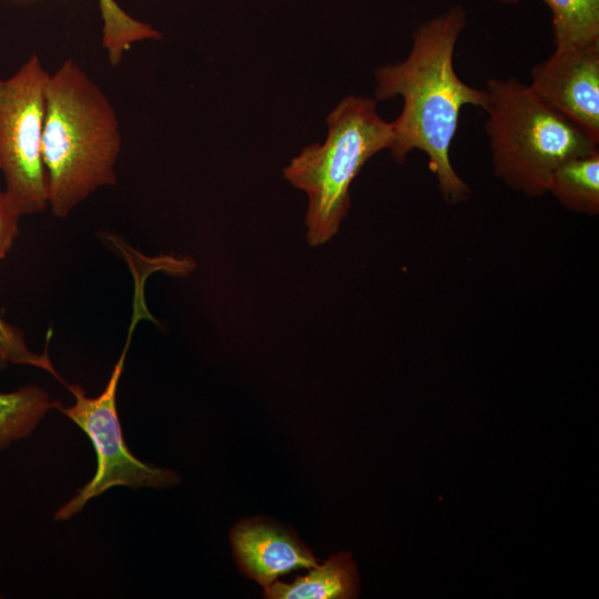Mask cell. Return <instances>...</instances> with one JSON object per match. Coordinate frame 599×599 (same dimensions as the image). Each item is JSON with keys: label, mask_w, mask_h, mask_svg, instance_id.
<instances>
[{"label": "cell", "mask_w": 599, "mask_h": 599, "mask_svg": "<svg viewBox=\"0 0 599 599\" xmlns=\"http://www.w3.org/2000/svg\"><path fill=\"white\" fill-rule=\"evenodd\" d=\"M466 23V12L455 6L422 23L413 34V47L400 62L375 70L377 101L400 95L404 106L393 121L392 156L402 163L417 149L428 156L430 171L446 202L457 203L470 193L449 158L464 105L485 110L487 92L458 77L454 68L457 39Z\"/></svg>", "instance_id": "1"}, {"label": "cell", "mask_w": 599, "mask_h": 599, "mask_svg": "<svg viewBox=\"0 0 599 599\" xmlns=\"http://www.w3.org/2000/svg\"><path fill=\"white\" fill-rule=\"evenodd\" d=\"M121 149L112 103L73 59L64 60L45 91L42 159L51 212L65 217L98 189L115 184Z\"/></svg>", "instance_id": "2"}, {"label": "cell", "mask_w": 599, "mask_h": 599, "mask_svg": "<svg viewBox=\"0 0 599 599\" xmlns=\"http://www.w3.org/2000/svg\"><path fill=\"white\" fill-rule=\"evenodd\" d=\"M485 90L494 173L514 191L545 195L562 163L599 150V142L517 79H489Z\"/></svg>", "instance_id": "3"}, {"label": "cell", "mask_w": 599, "mask_h": 599, "mask_svg": "<svg viewBox=\"0 0 599 599\" xmlns=\"http://www.w3.org/2000/svg\"><path fill=\"white\" fill-rule=\"evenodd\" d=\"M377 100L348 95L328 114L322 144L305 146L283 170V176L307 195L306 241L328 242L349 207V186L365 163L394 143L393 122L376 110Z\"/></svg>", "instance_id": "4"}, {"label": "cell", "mask_w": 599, "mask_h": 599, "mask_svg": "<svg viewBox=\"0 0 599 599\" xmlns=\"http://www.w3.org/2000/svg\"><path fill=\"white\" fill-rule=\"evenodd\" d=\"M49 77L32 54L14 74L0 79V171L4 193L20 216L48 206L42 133Z\"/></svg>", "instance_id": "5"}, {"label": "cell", "mask_w": 599, "mask_h": 599, "mask_svg": "<svg viewBox=\"0 0 599 599\" xmlns=\"http://www.w3.org/2000/svg\"><path fill=\"white\" fill-rule=\"evenodd\" d=\"M139 321V316L132 315L124 348L99 396L88 397L81 385L64 383L74 397V404L65 407L54 400L53 408L75 423L91 439L98 461L93 478L57 511L54 517L58 520H67L77 515L90 499L112 487L163 488L179 480L175 473L145 464L134 457L123 439L116 410V390L132 333Z\"/></svg>", "instance_id": "6"}, {"label": "cell", "mask_w": 599, "mask_h": 599, "mask_svg": "<svg viewBox=\"0 0 599 599\" xmlns=\"http://www.w3.org/2000/svg\"><path fill=\"white\" fill-rule=\"evenodd\" d=\"M529 87L599 142V40L556 48L534 67Z\"/></svg>", "instance_id": "7"}, {"label": "cell", "mask_w": 599, "mask_h": 599, "mask_svg": "<svg viewBox=\"0 0 599 599\" xmlns=\"http://www.w3.org/2000/svg\"><path fill=\"white\" fill-rule=\"evenodd\" d=\"M231 540L243 572L264 587L281 575L317 565L311 551L292 535L264 522L237 525Z\"/></svg>", "instance_id": "8"}, {"label": "cell", "mask_w": 599, "mask_h": 599, "mask_svg": "<svg viewBox=\"0 0 599 599\" xmlns=\"http://www.w3.org/2000/svg\"><path fill=\"white\" fill-rule=\"evenodd\" d=\"M357 571L349 554L332 556L291 583L274 582L264 595L272 599H347L357 597Z\"/></svg>", "instance_id": "9"}, {"label": "cell", "mask_w": 599, "mask_h": 599, "mask_svg": "<svg viewBox=\"0 0 599 599\" xmlns=\"http://www.w3.org/2000/svg\"><path fill=\"white\" fill-rule=\"evenodd\" d=\"M566 209L599 213V150L562 163L552 174L549 192Z\"/></svg>", "instance_id": "10"}, {"label": "cell", "mask_w": 599, "mask_h": 599, "mask_svg": "<svg viewBox=\"0 0 599 599\" xmlns=\"http://www.w3.org/2000/svg\"><path fill=\"white\" fill-rule=\"evenodd\" d=\"M53 405L48 393L33 385L0 393V450L30 436Z\"/></svg>", "instance_id": "11"}, {"label": "cell", "mask_w": 599, "mask_h": 599, "mask_svg": "<svg viewBox=\"0 0 599 599\" xmlns=\"http://www.w3.org/2000/svg\"><path fill=\"white\" fill-rule=\"evenodd\" d=\"M505 4L520 0H498ZM551 12L556 48L599 40V0H542Z\"/></svg>", "instance_id": "12"}, {"label": "cell", "mask_w": 599, "mask_h": 599, "mask_svg": "<svg viewBox=\"0 0 599 599\" xmlns=\"http://www.w3.org/2000/svg\"><path fill=\"white\" fill-rule=\"evenodd\" d=\"M102 18V45L110 63L116 67L131 47L143 40H159L162 34L151 24L134 19L115 0H98Z\"/></svg>", "instance_id": "13"}, {"label": "cell", "mask_w": 599, "mask_h": 599, "mask_svg": "<svg viewBox=\"0 0 599 599\" xmlns=\"http://www.w3.org/2000/svg\"><path fill=\"white\" fill-rule=\"evenodd\" d=\"M9 364L28 365L50 373L59 382H65L53 367L47 352L38 354L29 349L23 333L0 316V368Z\"/></svg>", "instance_id": "14"}, {"label": "cell", "mask_w": 599, "mask_h": 599, "mask_svg": "<svg viewBox=\"0 0 599 599\" xmlns=\"http://www.w3.org/2000/svg\"><path fill=\"white\" fill-rule=\"evenodd\" d=\"M19 217L4 191H0V260L6 257L14 243Z\"/></svg>", "instance_id": "15"}]
</instances>
